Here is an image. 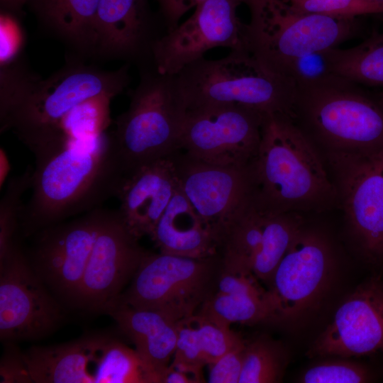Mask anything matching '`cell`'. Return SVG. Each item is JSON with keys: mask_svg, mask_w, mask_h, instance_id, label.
Here are the masks:
<instances>
[{"mask_svg": "<svg viewBox=\"0 0 383 383\" xmlns=\"http://www.w3.org/2000/svg\"><path fill=\"white\" fill-rule=\"evenodd\" d=\"M129 83L128 63L105 70L67 57L61 69L43 79L17 57L1 65L0 131H12L35 154L60 142V123L74 109L112 99Z\"/></svg>", "mask_w": 383, "mask_h": 383, "instance_id": "obj_1", "label": "cell"}, {"mask_svg": "<svg viewBox=\"0 0 383 383\" xmlns=\"http://www.w3.org/2000/svg\"><path fill=\"white\" fill-rule=\"evenodd\" d=\"M35 158L32 193L21 215L26 234L100 208L108 199L117 197L126 178L111 136L105 132Z\"/></svg>", "mask_w": 383, "mask_h": 383, "instance_id": "obj_2", "label": "cell"}, {"mask_svg": "<svg viewBox=\"0 0 383 383\" xmlns=\"http://www.w3.org/2000/svg\"><path fill=\"white\" fill-rule=\"evenodd\" d=\"M250 203L270 213L340 209L318 148L285 113L265 115L258 152L247 167Z\"/></svg>", "mask_w": 383, "mask_h": 383, "instance_id": "obj_3", "label": "cell"}, {"mask_svg": "<svg viewBox=\"0 0 383 383\" xmlns=\"http://www.w3.org/2000/svg\"><path fill=\"white\" fill-rule=\"evenodd\" d=\"M186 110L235 104L262 113L292 116L294 88L247 50L217 60L204 57L173 76Z\"/></svg>", "mask_w": 383, "mask_h": 383, "instance_id": "obj_4", "label": "cell"}, {"mask_svg": "<svg viewBox=\"0 0 383 383\" xmlns=\"http://www.w3.org/2000/svg\"><path fill=\"white\" fill-rule=\"evenodd\" d=\"M292 117L320 152L383 146V108L342 77L294 89Z\"/></svg>", "mask_w": 383, "mask_h": 383, "instance_id": "obj_5", "label": "cell"}, {"mask_svg": "<svg viewBox=\"0 0 383 383\" xmlns=\"http://www.w3.org/2000/svg\"><path fill=\"white\" fill-rule=\"evenodd\" d=\"M128 109L109 134L126 177L139 167L179 150L187 110L173 76L142 69Z\"/></svg>", "mask_w": 383, "mask_h": 383, "instance_id": "obj_6", "label": "cell"}, {"mask_svg": "<svg viewBox=\"0 0 383 383\" xmlns=\"http://www.w3.org/2000/svg\"><path fill=\"white\" fill-rule=\"evenodd\" d=\"M250 13L245 48L275 73L287 61L336 48L358 32L357 18L297 11L284 0H240Z\"/></svg>", "mask_w": 383, "mask_h": 383, "instance_id": "obj_7", "label": "cell"}, {"mask_svg": "<svg viewBox=\"0 0 383 383\" xmlns=\"http://www.w3.org/2000/svg\"><path fill=\"white\" fill-rule=\"evenodd\" d=\"M221 263V254L193 258L148 252L117 300L179 321L195 314L216 292Z\"/></svg>", "mask_w": 383, "mask_h": 383, "instance_id": "obj_8", "label": "cell"}, {"mask_svg": "<svg viewBox=\"0 0 383 383\" xmlns=\"http://www.w3.org/2000/svg\"><path fill=\"white\" fill-rule=\"evenodd\" d=\"M350 235L368 262L383 260V146L323 151Z\"/></svg>", "mask_w": 383, "mask_h": 383, "instance_id": "obj_9", "label": "cell"}, {"mask_svg": "<svg viewBox=\"0 0 383 383\" xmlns=\"http://www.w3.org/2000/svg\"><path fill=\"white\" fill-rule=\"evenodd\" d=\"M265 114L235 104L187 110L179 150L210 164L247 168L258 152Z\"/></svg>", "mask_w": 383, "mask_h": 383, "instance_id": "obj_10", "label": "cell"}, {"mask_svg": "<svg viewBox=\"0 0 383 383\" xmlns=\"http://www.w3.org/2000/svg\"><path fill=\"white\" fill-rule=\"evenodd\" d=\"M333 265L330 240L305 222L267 287L273 309L272 323H294L306 316L328 286Z\"/></svg>", "mask_w": 383, "mask_h": 383, "instance_id": "obj_11", "label": "cell"}, {"mask_svg": "<svg viewBox=\"0 0 383 383\" xmlns=\"http://www.w3.org/2000/svg\"><path fill=\"white\" fill-rule=\"evenodd\" d=\"M240 0H206L184 22L157 37L150 48L154 68L174 76L218 47L246 50L245 26L238 16Z\"/></svg>", "mask_w": 383, "mask_h": 383, "instance_id": "obj_12", "label": "cell"}, {"mask_svg": "<svg viewBox=\"0 0 383 383\" xmlns=\"http://www.w3.org/2000/svg\"><path fill=\"white\" fill-rule=\"evenodd\" d=\"M117 211H109L94 242L74 304L106 313L148 252Z\"/></svg>", "mask_w": 383, "mask_h": 383, "instance_id": "obj_13", "label": "cell"}, {"mask_svg": "<svg viewBox=\"0 0 383 383\" xmlns=\"http://www.w3.org/2000/svg\"><path fill=\"white\" fill-rule=\"evenodd\" d=\"M170 156L181 190L213 231L221 250L228 228L250 203L247 168L210 164L179 150Z\"/></svg>", "mask_w": 383, "mask_h": 383, "instance_id": "obj_14", "label": "cell"}, {"mask_svg": "<svg viewBox=\"0 0 383 383\" xmlns=\"http://www.w3.org/2000/svg\"><path fill=\"white\" fill-rule=\"evenodd\" d=\"M16 245L0 261L1 340H35L60 323V310Z\"/></svg>", "mask_w": 383, "mask_h": 383, "instance_id": "obj_15", "label": "cell"}, {"mask_svg": "<svg viewBox=\"0 0 383 383\" xmlns=\"http://www.w3.org/2000/svg\"><path fill=\"white\" fill-rule=\"evenodd\" d=\"M108 212L98 208L72 221L46 227L35 247L34 270L43 282L73 304Z\"/></svg>", "mask_w": 383, "mask_h": 383, "instance_id": "obj_16", "label": "cell"}, {"mask_svg": "<svg viewBox=\"0 0 383 383\" xmlns=\"http://www.w3.org/2000/svg\"><path fill=\"white\" fill-rule=\"evenodd\" d=\"M378 350H383V280L373 276L341 304L306 355L348 357Z\"/></svg>", "mask_w": 383, "mask_h": 383, "instance_id": "obj_17", "label": "cell"}, {"mask_svg": "<svg viewBox=\"0 0 383 383\" xmlns=\"http://www.w3.org/2000/svg\"><path fill=\"white\" fill-rule=\"evenodd\" d=\"M93 59L125 60L150 57L152 22L148 0H99Z\"/></svg>", "mask_w": 383, "mask_h": 383, "instance_id": "obj_18", "label": "cell"}, {"mask_svg": "<svg viewBox=\"0 0 383 383\" xmlns=\"http://www.w3.org/2000/svg\"><path fill=\"white\" fill-rule=\"evenodd\" d=\"M178 187L171 156L143 165L125 178L117 196V212L135 237L150 236Z\"/></svg>", "mask_w": 383, "mask_h": 383, "instance_id": "obj_19", "label": "cell"}, {"mask_svg": "<svg viewBox=\"0 0 383 383\" xmlns=\"http://www.w3.org/2000/svg\"><path fill=\"white\" fill-rule=\"evenodd\" d=\"M108 338L91 336L23 354L33 382L98 383Z\"/></svg>", "mask_w": 383, "mask_h": 383, "instance_id": "obj_20", "label": "cell"}, {"mask_svg": "<svg viewBox=\"0 0 383 383\" xmlns=\"http://www.w3.org/2000/svg\"><path fill=\"white\" fill-rule=\"evenodd\" d=\"M99 0H28L27 4L45 33L62 43L69 57L93 59Z\"/></svg>", "mask_w": 383, "mask_h": 383, "instance_id": "obj_21", "label": "cell"}, {"mask_svg": "<svg viewBox=\"0 0 383 383\" xmlns=\"http://www.w3.org/2000/svg\"><path fill=\"white\" fill-rule=\"evenodd\" d=\"M150 237L165 254L193 258L220 254L215 234L179 186Z\"/></svg>", "mask_w": 383, "mask_h": 383, "instance_id": "obj_22", "label": "cell"}, {"mask_svg": "<svg viewBox=\"0 0 383 383\" xmlns=\"http://www.w3.org/2000/svg\"><path fill=\"white\" fill-rule=\"evenodd\" d=\"M106 313L133 342L143 361L160 376L162 383L175 352L178 321L160 311L137 309L118 300Z\"/></svg>", "mask_w": 383, "mask_h": 383, "instance_id": "obj_23", "label": "cell"}, {"mask_svg": "<svg viewBox=\"0 0 383 383\" xmlns=\"http://www.w3.org/2000/svg\"><path fill=\"white\" fill-rule=\"evenodd\" d=\"M305 222L301 213L266 212L262 240L252 270L267 287L277 265Z\"/></svg>", "mask_w": 383, "mask_h": 383, "instance_id": "obj_24", "label": "cell"}, {"mask_svg": "<svg viewBox=\"0 0 383 383\" xmlns=\"http://www.w3.org/2000/svg\"><path fill=\"white\" fill-rule=\"evenodd\" d=\"M329 55L338 77L356 84L383 85V33H373L353 48H330Z\"/></svg>", "mask_w": 383, "mask_h": 383, "instance_id": "obj_25", "label": "cell"}, {"mask_svg": "<svg viewBox=\"0 0 383 383\" xmlns=\"http://www.w3.org/2000/svg\"><path fill=\"white\" fill-rule=\"evenodd\" d=\"M231 326L272 323L273 309L270 293L267 296L225 294L216 292L196 311Z\"/></svg>", "mask_w": 383, "mask_h": 383, "instance_id": "obj_26", "label": "cell"}, {"mask_svg": "<svg viewBox=\"0 0 383 383\" xmlns=\"http://www.w3.org/2000/svg\"><path fill=\"white\" fill-rule=\"evenodd\" d=\"M289 359L283 343L267 335L247 340L239 383L281 382Z\"/></svg>", "mask_w": 383, "mask_h": 383, "instance_id": "obj_27", "label": "cell"}, {"mask_svg": "<svg viewBox=\"0 0 383 383\" xmlns=\"http://www.w3.org/2000/svg\"><path fill=\"white\" fill-rule=\"evenodd\" d=\"M275 74L294 89L322 85L340 78L333 70L329 49L292 58L282 64Z\"/></svg>", "mask_w": 383, "mask_h": 383, "instance_id": "obj_28", "label": "cell"}, {"mask_svg": "<svg viewBox=\"0 0 383 383\" xmlns=\"http://www.w3.org/2000/svg\"><path fill=\"white\" fill-rule=\"evenodd\" d=\"M32 172L11 178L0 204V261L17 245L15 234L21 226V215L24 203L23 196L30 188Z\"/></svg>", "mask_w": 383, "mask_h": 383, "instance_id": "obj_29", "label": "cell"}, {"mask_svg": "<svg viewBox=\"0 0 383 383\" xmlns=\"http://www.w3.org/2000/svg\"><path fill=\"white\" fill-rule=\"evenodd\" d=\"M363 365L345 359L326 360L306 370L297 379L301 383H363L371 380Z\"/></svg>", "mask_w": 383, "mask_h": 383, "instance_id": "obj_30", "label": "cell"}, {"mask_svg": "<svg viewBox=\"0 0 383 383\" xmlns=\"http://www.w3.org/2000/svg\"><path fill=\"white\" fill-rule=\"evenodd\" d=\"M194 318L206 365L216 361L243 338L231 326L208 316L196 312Z\"/></svg>", "mask_w": 383, "mask_h": 383, "instance_id": "obj_31", "label": "cell"}, {"mask_svg": "<svg viewBox=\"0 0 383 383\" xmlns=\"http://www.w3.org/2000/svg\"><path fill=\"white\" fill-rule=\"evenodd\" d=\"M294 10L330 16L353 17L383 13L377 0H284Z\"/></svg>", "mask_w": 383, "mask_h": 383, "instance_id": "obj_32", "label": "cell"}, {"mask_svg": "<svg viewBox=\"0 0 383 383\" xmlns=\"http://www.w3.org/2000/svg\"><path fill=\"white\" fill-rule=\"evenodd\" d=\"M173 360L199 368H203L206 365L194 314L177 323V338Z\"/></svg>", "mask_w": 383, "mask_h": 383, "instance_id": "obj_33", "label": "cell"}, {"mask_svg": "<svg viewBox=\"0 0 383 383\" xmlns=\"http://www.w3.org/2000/svg\"><path fill=\"white\" fill-rule=\"evenodd\" d=\"M225 294H247L257 296L269 294L251 270L226 268L222 266L217 281L216 291Z\"/></svg>", "mask_w": 383, "mask_h": 383, "instance_id": "obj_34", "label": "cell"}, {"mask_svg": "<svg viewBox=\"0 0 383 383\" xmlns=\"http://www.w3.org/2000/svg\"><path fill=\"white\" fill-rule=\"evenodd\" d=\"M247 340L242 338L209 366V382L239 383Z\"/></svg>", "mask_w": 383, "mask_h": 383, "instance_id": "obj_35", "label": "cell"}, {"mask_svg": "<svg viewBox=\"0 0 383 383\" xmlns=\"http://www.w3.org/2000/svg\"><path fill=\"white\" fill-rule=\"evenodd\" d=\"M1 383L33 382L23 354L8 348L2 356L0 364Z\"/></svg>", "mask_w": 383, "mask_h": 383, "instance_id": "obj_36", "label": "cell"}, {"mask_svg": "<svg viewBox=\"0 0 383 383\" xmlns=\"http://www.w3.org/2000/svg\"><path fill=\"white\" fill-rule=\"evenodd\" d=\"M167 31L175 28L189 10L206 0H157Z\"/></svg>", "mask_w": 383, "mask_h": 383, "instance_id": "obj_37", "label": "cell"}, {"mask_svg": "<svg viewBox=\"0 0 383 383\" xmlns=\"http://www.w3.org/2000/svg\"><path fill=\"white\" fill-rule=\"evenodd\" d=\"M204 382L202 368L172 360L162 374V383Z\"/></svg>", "mask_w": 383, "mask_h": 383, "instance_id": "obj_38", "label": "cell"}, {"mask_svg": "<svg viewBox=\"0 0 383 383\" xmlns=\"http://www.w3.org/2000/svg\"><path fill=\"white\" fill-rule=\"evenodd\" d=\"M28 0H0L1 10L3 13L15 16L19 14Z\"/></svg>", "mask_w": 383, "mask_h": 383, "instance_id": "obj_39", "label": "cell"}, {"mask_svg": "<svg viewBox=\"0 0 383 383\" xmlns=\"http://www.w3.org/2000/svg\"><path fill=\"white\" fill-rule=\"evenodd\" d=\"M377 103L383 108V92H379L373 96Z\"/></svg>", "mask_w": 383, "mask_h": 383, "instance_id": "obj_40", "label": "cell"}, {"mask_svg": "<svg viewBox=\"0 0 383 383\" xmlns=\"http://www.w3.org/2000/svg\"><path fill=\"white\" fill-rule=\"evenodd\" d=\"M378 1H380V2H382L383 3V0H377Z\"/></svg>", "mask_w": 383, "mask_h": 383, "instance_id": "obj_41", "label": "cell"}]
</instances>
